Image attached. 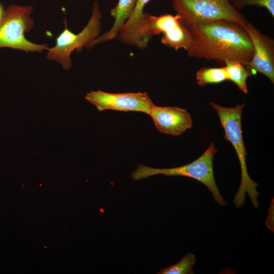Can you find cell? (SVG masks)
I'll use <instances>...</instances> for the list:
<instances>
[{"mask_svg":"<svg viewBox=\"0 0 274 274\" xmlns=\"http://www.w3.org/2000/svg\"><path fill=\"white\" fill-rule=\"evenodd\" d=\"M192 43L187 51L190 57L214 60L224 65L226 60L245 66L252 59L254 49L246 26L221 20L189 28Z\"/></svg>","mask_w":274,"mask_h":274,"instance_id":"cell-1","label":"cell"},{"mask_svg":"<svg viewBox=\"0 0 274 274\" xmlns=\"http://www.w3.org/2000/svg\"><path fill=\"white\" fill-rule=\"evenodd\" d=\"M211 106L218 114L222 127L224 131V138L230 142L236 151L241 168V181L233 202L235 208H240L245 203L247 193L253 206L258 207L257 190L258 184L252 180L248 175L246 163V152L242 135L241 116L245 104L237 105L234 107L226 108L210 102Z\"/></svg>","mask_w":274,"mask_h":274,"instance_id":"cell-2","label":"cell"},{"mask_svg":"<svg viewBox=\"0 0 274 274\" xmlns=\"http://www.w3.org/2000/svg\"><path fill=\"white\" fill-rule=\"evenodd\" d=\"M174 10L189 29L218 20L233 21L246 26L244 15L229 0H171Z\"/></svg>","mask_w":274,"mask_h":274,"instance_id":"cell-3","label":"cell"},{"mask_svg":"<svg viewBox=\"0 0 274 274\" xmlns=\"http://www.w3.org/2000/svg\"><path fill=\"white\" fill-rule=\"evenodd\" d=\"M217 149L211 142L205 152L197 159L187 164L170 168H156L139 164L131 173L134 181L148 178L156 175L166 176H185L195 179L203 184L212 193L214 200L220 206L226 204L216 183L213 170V160Z\"/></svg>","mask_w":274,"mask_h":274,"instance_id":"cell-4","label":"cell"},{"mask_svg":"<svg viewBox=\"0 0 274 274\" xmlns=\"http://www.w3.org/2000/svg\"><path fill=\"white\" fill-rule=\"evenodd\" d=\"M161 33L163 34L161 43L169 48L175 50L182 48L187 51L191 46V31L182 23L178 14L155 16L145 13L139 28L142 48L148 46L152 36Z\"/></svg>","mask_w":274,"mask_h":274,"instance_id":"cell-5","label":"cell"},{"mask_svg":"<svg viewBox=\"0 0 274 274\" xmlns=\"http://www.w3.org/2000/svg\"><path fill=\"white\" fill-rule=\"evenodd\" d=\"M32 10V6L11 5L8 7L0 21V49L8 47L39 52L48 49L47 45L33 43L24 37V32L30 30L34 25L29 16Z\"/></svg>","mask_w":274,"mask_h":274,"instance_id":"cell-6","label":"cell"},{"mask_svg":"<svg viewBox=\"0 0 274 274\" xmlns=\"http://www.w3.org/2000/svg\"><path fill=\"white\" fill-rule=\"evenodd\" d=\"M101 14L97 2H95L91 17L86 26L79 33L75 34L67 27L64 21L65 29L56 40V45L48 48L47 58L60 63L63 68L68 69L72 66L71 53L75 49L81 51L99 36L101 30Z\"/></svg>","mask_w":274,"mask_h":274,"instance_id":"cell-7","label":"cell"},{"mask_svg":"<svg viewBox=\"0 0 274 274\" xmlns=\"http://www.w3.org/2000/svg\"><path fill=\"white\" fill-rule=\"evenodd\" d=\"M85 98L99 111H136L149 115L155 105L146 92L112 93L101 90L91 91L86 94Z\"/></svg>","mask_w":274,"mask_h":274,"instance_id":"cell-8","label":"cell"},{"mask_svg":"<svg viewBox=\"0 0 274 274\" xmlns=\"http://www.w3.org/2000/svg\"><path fill=\"white\" fill-rule=\"evenodd\" d=\"M252 41L254 54L251 61L246 66L253 74L259 72L274 83V40L262 33L251 23L246 25Z\"/></svg>","mask_w":274,"mask_h":274,"instance_id":"cell-9","label":"cell"},{"mask_svg":"<svg viewBox=\"0 0 274 274\" xmlns=\"http://www.w3.org/2000/svg\"><path fill=\"white\" fill-rule=\"evenodd\" d=\"M149 115L159 132L174 136L182 134L192 125L190 114L178 107L154 105Z\"/></svg>","mask_w":274,"mask_h":274,"instance_id":"cell-10","label":"cell"},{"mask_svg":"<svg viewBox=\"0 0 274 274\" xmlns=\"http://www.w3.org/2000/svg\"><path fill=\"white\" fill-rule=\"evenodd\" d=\"M136 0H119L116 6L110 11L111 15L114 18L111 28L106 32L99 35L85 47L87 49L95 45L115 39L124 23L131 15Z\"/></svg>","mask_w":274,"mask_h":274,"instance_id":"cell-11","label":"cell"},{"mask_svg":"<svg viewBox=\"0 0 274 274\" xmlns=\"http://www.w3.org/2000/svg\"><path fill=\"white\" fill-rule=\"evenodd\" d=\"M151 0H136L133 12L119 30L117 37L123 43L134 45L142 49L139 34V28L143 21L145 14L143 10Z\"/></svg>","mask_w":274,"mask_h":274,"instance_id":"cell-12","label":"cell"},{"mask_svg":"<svg viewBox=\"0 0 274 274\" xmlns=\"http://www.w3.org/2000/svg\"><path fill=\"white\" fill-rule=\"evenodd\" d=\"M226 67L228 80L233 82L243 92L248 93L247 80L253 73L242 63L234 60H226Z\"/></svg>","mask_w":274,"mask_h":274,"instance_id":"cell-13","label":"cell"},{"mask_svg":"<svg viewBox=\"0 0 274 274\" xmlns=\"http://www.w3.org/2000/svg\"><path fill=\"white\" fill-rule=\"evenodd\" d=\"M196 79L197 84L201 86L228 80L225 66L221 67H202L197 72Z\"/></svg>","mask_w":274,"mask_h":274,"instance_id":"cell-14","label":"cell"},{"mask_svg":"<svg viewBox=\"0 0 274 274\" xmlns=\"http://www.w3.org/2000/svg\"><path fill=\"white\" fill-rule=\"evenodd\" d=\"M196 261L195 256L192 253L186 254L177 263L164 267L158 274H193L192 269Z\"/></svg>","mask_w":274,"mask_h":274,"instance_id":"cell-15","label":"cell"},{"mask_svg":"<svg viewBox=\"0 0 274 274\" xmlns=\"http://www.w3.org/2000/svg\"><path fill=\"white\" fill-rule=\"evenodd\" d=\"M237 10L248 6H257L265 8L274 17V0H229Z\"/></svg>","mask_w":274,"mask_h":274,"instance_id":"cell-16","label":"cell"},{"mask_svg":"<svg viewBox=\"0 0 274 274\" xmlns=\"http://www.w3.org/2000/svg\"><path fill=\"white\" fill-rule=\"evenodd\" d=\"M4 13V11H3V7L0 4V21L3 17Z\"/></svg>","mask_w":274,"mask_h":274,"instance_id":"cell-17","label":"cell"}]
</instances>
